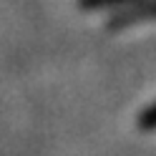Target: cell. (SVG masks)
<instances>
[{
	"label": "cell",
	"instance_id": "6da1fadb",
	"mask_svg": "<svg viewBox=\"0 0 156 156\" xmlns=\"http://www.w3.org/2000/svg\"><path fill=\"white\" fill-rule=\"evenodd\" d=\"M156 20V0H139L131 8H123L121 13H116L108 20V30H121V28H131V25H141Z\"/></svg>",
	"mask_w": 156,
	"mask_h": 156
},
{
	"label": "cell",
	"instance_id": "7a4b0ae2",
	"mask_svg": "<svg viewBox=\"0 0 156 156\" xmlns=\"http://www.w3.org/2000/svg\"><path fill=\"white\" fill-rule=\"evenodd\" d=\"M136 126H139L141 131H156V101L139 111V116H136Z\"/></svg>",
	"mask_w": 156,
	"mask_h": 156
},
{
	"label": "cell",
	"instance_id": "3957f363",
	"mask_svg": "<svg viewBox=\"0 0 156 156\" xmlns=\"http://www.w3.org/2000/svg\"><path fill=\"white\" fill-rule=\"evenodd\" d=\"M129 0H78L81 10H101V8H111V5H121Z\"/></svg>",
	"mask_w": 156,
	"mask_h": 156
}]
</instances>
